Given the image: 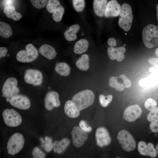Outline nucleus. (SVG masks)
<instances>
[{
	"instance_id": "obj_4",
	"label": "nucleus",
	"mask_w": 158,
	"mask_h": 158,
	"mask_svg": "<svg viewBox=\"0 0 158 158\" xmlns=\"http://www.w3.org/2000/svg\"><path fill=\"white\" fill-rule=\"evenodd\" d=\"M118 141L125 151L130 152L133 150L136 147V142L133 136L127 130L120 131L117 137Z\"/></svg>"
},
{
	"instance_id": "obj_29",
	"label": "nucleus",
	"mask_w": 158,
	"mask_h": 158,
	"mask_svg": "<svg viewBox=\"0 0 158 158\" xmlns=\"http://www.w3.org/2000/svg\"><path fill=\"white\" fill-rule=\"evenodd\" d=\"M73 7L77 12L81 13L84 10L85 6V0H72Z\"/></svg>"
},
{
	"instance_id": "obj_19",
	"label": "nucleus",
	"mask_w": 158,
	"mask_h": 158,
	"mask_svg": "<svg viewBox=\"0 0 158 158\" xmlns=\"http://www.w3.org/2000/svg\"><path fill=\"white\" fill-rule=\"evenodd\" d=\"M64 111L67 116L72 118L78 117L80 113V111L75 107L71 100H68L66 102L64 105Z\"/></svg>"
},
{
	"instance_id": "obj_49",
	"label": "nucleus",
	"mask_w": 158,
	"mask_h": 158,
	"mask_svg": "<svg viewBox=\"0 0 158 158\" xmlns=\"http://www.w3.org/2000/svg\"><path fill=\"white\" fill-rule=\"evenodd\" d=\"M116 158H121V157H116Z\"/></svg>"
},
{
	"instance_id": "obj_40",
	"label": "nucleus",
	"mask_w": 158,
	"mask_h": 158,
	"mask_svg": "<svg viewBox=\"0 0 158 158\" xmlns=\"http://www.w3.org/2000/svg\"><path fill=\"white\" fill-rule=\"evenodd\" d=\"M150 128L153 132H158V119L151 122L150 125Z\"/></svg>"
},
{
	"instance_id": "obj_25",
	"label": "nucleus",
	"mask_w": 158,
	"mask_h": 158,
	"mask_svg": "<svg viewBox=\"0 0 158 158\" xmlns=\"http://www.w3.org/2000/svg\"><path fill=\"white\" fill-rule=\"evenodd\" d=\"M76 66L80 70L86 71L89 68V57L86 54H84L79 58L76 62Z\"/></svg>"
},
{
	"instance_id": "obj_2",
	"label": "nucleus",
	"mask_w": 158,
	"mask_h": 158,
	"mask_svg": "<svg viewBox=\"0 0 158 158\" xmlns=\"http://www.w3.org/2000/svg\"><path fill=\"white\" fill-rule=\"evenodd\" d=\"M142 40L145 46L152 48L158 45V26L149 24L142 30Z\"/></svg>"
},
{
	"instance_id": "obj_27",
	"label": "nucleus",
	"mask_w": 158,
	"mask_h": 158,
	"mask_svg": "<svg viewBox=\"0 0 158 158\" xmlns=\"http://www.w3.org/2000/svg\"><path fill=\"white\" fill-rule=\"evenodd\" d=\"M13 34L10 25L7 23L0 22V35L4 38H7L10 37Z\"/></svg>"
},
{
	"instance_id": "obj_18",
	"label": "nucleus",
	"mask_w": 158,
	"mask_h": 158,
	"mask_svg": "<svg viewBox=\"0 0 158 158\" xmlns=\"http://www.w3.org/2000/svg\"><path fill=\"white\" fill-rule=\"evenodd\" d=\"M107 3V0H93V7L95 15L99 17L104 16Z\"/></svg>"
},
{
	"instance_id": "obj_1",
	"label": "nucleus",
	"mask_w": 158,
	"mask_h": 158,
	"mask_svg": "<svg viewBox=\"0 0 158 158\" xmlns=\"http://www.w3.org/2000/svg\"><path fill=\"white\" fill-rule=\"evenodd\" d=\"M95 96L93 92L87 89L80 91L74 95L72 99L75 107L80 111L91 105L95 100Z\"/></svg>"
},
{
	"instance_id": "obj_30",
	"label": "nucleus",
	"mask_w": 158,
	"mask_h": 158,
	"mask_svg": "<svg viewBox=\"0 0 158 158\" xmlns=\"http://www.w3.org/2000/svg\"><path fill=\"white\" fill-rule=\"evenodd\" d=\"M40 139L43 144L44 149L46 152H49L53 149V143L51 138L46 136L44 140L42 138H40Z\"/></svg>"
},
{
	"instance_id": "obj_35",
	"label": "nucleus",
	"mask_w": 158,
	"mask_h": 158,
	"mask_svg": "<svg viewBox=\"0 0 158 158\" xmlns=\"http://www.w3.org/2000/svg\"><path fill=\"white\" fill-rule=\"evenodd\" d=\"M117 80L119 83L123 84L125 88H129L131 85V81L124 74H121L117 77Z\"/></svg>"
},
{
	"instance_id": "obj_31",
	"label": "nucleus",
	"mask_w": 158,
	"mask_h": 158,
	"mask_svg": "<svg viewBox=\"0 0 158 158\" xmlns=\"http://www.w3.org/2000/svg\"><path fill=\"white\" fill-rule=\"evenodd\" d=\"M112 98L113 97L111 95L105 96L102 94H100L99 97L100 103L103 107H107L108 104L111 101Z\"/></svg>"
},
{
	"instance_id": "obj_15",
	"label": "nucleus",
	"mask_w": 158,
	"mask_h": 158,
	"mask_svg": "<svg viewBox=\"0 0 158 158\" xmlns=\"http://www.w3.org/2000/svg\"><path fill=\"white\" fill-rule=\"evenodd\" d=\"M121 6L116 0H111L107 5L104 13L106 18H111L118 16L120 14Z\"/></svg>"
},
{
	"instance_id": "obj_6",
	"label": "nucleus",
	"mask_w": 158,
	"mask_h": 158,
	"mask_svg": "<svg viewBox=\"0 0 158 158\" xmlns=\"http://www.w3.org/2000/svg\"><path fill=\"white\" fill-rule=\"evenodd\" d=\"M46 8L49 13L52 14V18L54 21L59 22L61 20L65 9L59 0H49Z\"/></svg>"
},
{
	"instance_id": "obj_41",
	"label": "nucleus",
	"mask_w": 158,
	"mask_h": 158,
	"mask_svg": "<svg viewBox=\"0 0 158 158\" xmlns=\"http://www.w3.org/2000/svg\"><path fill=\"white\" fill-rule=\"evenodd\" d=\"M8 52L7 49L5 47H0V58L4 57L6 56Z\"/></svg>"
},
{
	"instance_id": "obj_9",
	"label": "nucleus",
	"mask_w": 158,
	"mask_h": 158,
	"mask_svg": "<svg viewBox=\"0 0 158 158\" xmlns=\"http://www.w3.org/2000/svg\"><path fill=\"white\" fill-rule=\"evenodd\" d=\"M24 78L26 83L34 86L40 85L43 80L42 72L38 70L32 68L28 69L25 71Z\"/></svg>"
},
{
	"instance_id": "obj_38",
	"label": "nucleus",
	"mask_w": 158,
	"mask_h": 158,
	"mask_svg": "<svg viewBox=\"0 0 158 158\" xmlns=\"http://www.w3.org/2000/svg\"><path fill=\"white\" fill-rule=\"evenodd\" d=\"M32 154L34 158H44L45 157V154L37 147L33 148Z\"/></svg>"
},
{
	"instance_id": "obj_45",
	"label": "nucleus",
	"mask_w": 158,
	"mask_h": 158,
	"mask_svg": "<svg viewBox=\"0 0 158 158\" xmlns=\"http://www.w3.org/2000/svg\"><path fill=\"white\" fill-rule=\"evenodd\" d=\"M119 53H124L126 51V48L123 46L117 48Z\"/></svg>"
},
{
	"instance_id": "obj_7",
	"label": "nucleus",
	"mask_w": 158,
	"mask_h": 158,
	"mask_svg": "<svg viewBox=\"0 0 158 158\" xmlns=\"http://www.w3.org/2000/svg\"><path fill=\"white\" fill-rule=\"evenodd\" d=\"M4 122L8 126L15 127L19 126L22 122L20 114L13 109H7L2 113Z\"/></svg>"
},
{
	"instance_id": "obj_13",
	"label": "nucleus",
	"mask_w": 158,
	"mask_h": 158,
	"mask_svg": "<svg viewBox=\"0 0 158 158\" xmlns=\"http://www.w3.org/2000/svg\"><path fill=\"white\" fill-rule=\"evenodd\" d=\"M142 110L138 104L129 106L125 110L123 114V118L129 122L135 121L141 115Z\"/></svg>"
},
{
	"instance_id": "obj_42",
	"label": "nucleus",
	"mask_w": 158,
	"mask_h": 158,
	"mask_svg": "<svg viewBox=\"0 0 158 158\" xmlns=\"http://www.w3.org/2000/svg\"><path fill=\"white\" fill-rule=\"evenodd\" d=\"M116 40L113 37L110 38L107 40L108 44L111 47L116 46Z\"/></svg>"
},
{
	"instance_id": "obj_36",
	"label": "nucleus",
	"mask_w": 158,
	"mask_h": 158,
	"mask_svg": "<svg viewBox=\"0 0 158 158\" xmlns=\"http://www.w3.org/2000/svg\"><path fill=\"white\" fill-rule=\"evenodd\" d=\"M157 105V102L154 99L151 98L148 99L144 104L145 108L150 111L155 107Z\"/></svg>"
},
{
	"instance_id": "obj_33",
	"label": "nucleus",
	"mask_w": 158,
	"mask_h": 158,
	"mask_svg": "<svg viewBox=\"0 0 158 158\" xmlns=\"http://www.w3.org/2000/svg\"><path fill=\"white\" fill-rule=\"evenodd\" d=\"M32 5L36 8L40 9L46 6L49 0H30Z\"/></svg>"
},
{
	"instance_id": "obj_23",
	"label": "nucleus",
	"mask_w": 158,
	"mask_h": 158,
	"mask_svg": "<svg viewBox=\"0 0 158 158\" xmlns=\"http://www.w3.org/2000/svg\"><path fill=\"white\" fill-rule=\"evenodd\" d=\"M3 12L7 18L15 21L20 20L22 17L21 14L16 11L15 7L12 5L5 6Z\"/></svg>"
},
{
	"instance_id": "obj_34",
	"label": "nucleus",
	"mask_w": 158,
	"mask_h": 158,
	"mask_svg": "<svg viewBox=\"0 0 158 158\" xmlns=\"http://www.w3.org/2000/svg\"><path fill=\"white\" fill-rule=\"evenodd\" d=\"M158 119V107H155L150 111L147 116V120L153 122Z\"/></svg>"
},
{
	"instance_id": "obj_24",
	"label": "nucleus",
	"mask_w": 158,
	"mask_h": 158,
	"mask_svg": "<svg viewBox=\"0 0 158 158\" xmlns=\"http://www.w3.org/2000/svg\"><path fill=\"white\" fill-rule=\"evenodd\" d=\"M133 18L132 14H129L121 17L118 21L119 26L124 31H128L130 29Z\"/></svg>"
},
{
	"instance_id": "obj_37",
	"label": "nucleus",
	"mask_w": 158,
	"mask_h": 158,
	"mask_svg": "<svg viewBox=\"0 0 158 158\" xmlns=\"http://www.w3.org/2000/svg\"><path fill=\"white\" fill-rule=\"evenodd\" d=\"M107 52L109 58L112 60L116 59L119 53L117 48L113 47L109 48L107 50Z\"/></svg>"
},
{
	"instance_id": "obj_3",
	"label": "nucleus",
	"mask_w": 158,
	"mask_h": 158,
	"mask_svg": "<svg viewBox=\"0 0 158 158\" xmlns=\"http://www.w3.org/2000/svg\"><path fill=\"white\" fill-rule=\"evenodd\" d=\"M39 56L38 51L32 44L29 43L25 47V50L19 51L17 54V60L22 63H30L35 60Z\"/></svg>"
},
{
	"instance_id": "obj_22",
	"label": "nucleus",
	"mask_w": 158,
	"mask_h": 158,
	"mask_svg": "<svg viewBox=\"0 0 158 158\" xmlns=\"http://www.w3.org/2000/svg\"><path fill=\"white\" fill-rule=\"evenodd\" d=\"M69 139L64 138L60 140H56L53 142V150L55 153L60 154L63 152L69 145Z\"/></svg>"
},
{
	"instance_id": "obj_39",
	"label": "nucleus",
	"mask_w": 158,
	"mask_h": 158,
	"mask_svg": "<svg viewBox=\"0 0 158 158\" xmlns=\"http://www.w3.org/2000/svg\"><path fill=\"white\" fill-rule=\"evenodd\" d=\"M80 127L84 131L87 132H90L92 130V128L88 125L85 121L82 120L79 123Z\"/></svg>"
},
{
	"instance_id": "obj_10",
	"label": "nucleus",
	"mask_w": 158,
	"mask_h": 158,
	"mask_svg": "<svg viewBox=\"0 0 158 158\" xmlns=\"http://www.w3.org/2000/svg\"><path fill=\"white\" fill-rule=\"evenodd\" d=\"M95 139L97 145L100 147L109 145L111 139L108 130L104 127H99L96 130Z\"/></svg>"
},
{
	"instance_id": "obj_8",
	"label": "nucleus",
	"mask_w": 158,
	"mask_h": 158,
	"mask_svg": "<svg viewBox=\"0 0 158 158\" xmlns=\"http://www.w3.org/2000/svg\"><path fill=\"white\" fill-rule=\"evenodd\" d=\"M18 83L17 79L14 77H11L7 79L2 87V96L6 98H10L17 94L19 91V89L17 87Z\"/></svg>"
},
{
	"instance_id": "obj_20",
	"label": "nucleus",
	"mask_w": 158,
	"mask_h": 158,
	"mask_svg": "<svg viewBox=\"0 0 158 158\" xmlns=\"http://www.w3.org/2000/svg\"><path fill=\"white\" fill-rule=\"evenodd\" d=\"M39 51L41 54L49 60L54 59L56 55L55 49L47 44H44L40 46Z\"/></svg>"
},
{
	"instance_id": "obj_32",
	"label": "nucleus",
	"mask_w": 158,
	"mask_h": 158,
	"mask_svg": "<svg viewBox=\"0 0 158 158\" xmlns=\"http://www.w3.org/2000/svg\"><path fill=\"white\" fill-rule=\"evenodd\" d=\"M129 14H132V8L127 3H123L121 6L119 16L122 17Z\"/></svg>"
},
{
	"instance_id": "obj_12",
	"label": "nucleus",
	"mask_w": 158,
	"mask_h": 158,
	"mask_svg": "<svg viewBox=\"0 0 158 158\" xmlns=\"http://www.w3.org/2000/svg\"><path fill=\"white\" fill-rule=\"evenodd\" d=\"M12 106L20 109L25 110L30 106V102L26 96L21 94H17L10 98L9 101Z\"/></svg>"
},
{
	"instance_id": "obj_14",
	"label": "nucleus",
	"mask_w": 158,
	"mask_h": 158,
	"mask_svg": "<svg viewBox=\"0 0 158 158\" xmlns=\"http://www.w3.org/2000/svg\"><path fill=\"white\" fill-rule=\"evenodd\" d=\"M58 93L54 91H50L46 95L44 99V106L48 110H51L54 107H59L61 102Z\"/></svg>"
},
{
	"instance_id": "obj_28",
	"label": "nucleus",
	"mask_w": 158,
	"mask_h": 158,
	"mask_svg": "<svg viewBox=\"0 0 158 158\" xmlns=\"http://www.w3.org/2000/svg\"><path fill=\"white\" fill-rule=\"evenodd\" d=\"M109 84L110 87L114 88L119 91L123 90L125 88L124 85L119 83L117 80V77L112 76L109 79Z\"/></svg>"
},
{
	"instance_id": "obj_44",
	"label": "nucleus",
	"mask_w": 158,
	"mask_h": 158,
	"mask_svg": "<svg viewBox=\"0 0 158 158\" xmlns=\"http://www.w3.org/2000/svg\"><path fill=\"white\" fill-rule=\"evenodd\" d=\"M125 58V55L123 53H118L116 58V60L119 62L122 61Z\"/></svg>"
},
{
	"instance_id": "obj_46",
	"label": "nucleus",
	"mask_w": 158,
	"mask_h": 158,
	"mask_svg": "<svg viewBox=\"0 0 158 158\" xmlns=\"http://www.w3.org/2000/svg\"><path fill=\"white\" fill-rule=\"evenodd\" d=\"M156 10H157V21L158 22V4H157L156 6Z\"/></svg>"
},
{
	"instance_id": "obj_21",
	"label": "nucleus",
	"mask_w": 158,
	"mask_h": 158,
	"mask_svg": "<svg viewBox=\"0 0 158 158\" xmlns=\"http://www.w3.org/2000/svg\"><path fill=\"white\" fill-rule=\"evenodd\" d=\"M89 46V43L87 39L85 38L81 39L75 43L73 51L76 54H82L86 51Z\"/></svg>"
},
{
	"instance_id": "obj_11",
	"label": "nucleus",
	"mask_w": 158,
	"mask_h": 158,
	"mask_svg": "<svg viewBox=\"0 0 158 158\" xmlns=\"http://www.w3.org/2000/svg\"><path fill=\"white\" fill-rule=\"evenodd\" d=\"M71 135L73 145L76 147L82 146L88 138L87 132L78 126L73 128Z\"/></svg>"
},
{
	"instance_id": "obj_43",
	"label": "nucleus",
	"mask_w": 158,
	"mask_h": 158,
	"mask_svg": "<svg viewBox=\"0 0 158 158\" xmlns=\"http://www.w3.org/2000/svg\"><path fill=\"white\" fill-rule=\"evenodd\" d=\"M148 61L151 64L154 65H158V58H149Z\"/></svg>"
},
{
	"instance_id": "obj_17",
	"label": "nucleus",
	"mask_w": 158,
	"mask_h": 158,
	"mask_svg": "<svg viewBox=\"0 0 158 158\" xmlns=\"http://www.w3.org/2000/svg\"><path fill=\"white\" fill-rule=\"evenodd\" d=\"M81 27L78 24H75L70 26L64 33L65 39L68 41L75 40L77 38V34L80 29Z\"/></svg>"
},
{
	"instance_id": "obj_48",
	"label": "nucleus",
	"mask_w": 158,
	"mask_h": 158,
	"mask_svg": "<svg viewBox=\"0 0 158 158\" xmlns=\"http://www.w3.org/2000/svg\"><path fill=\"white\" fill-rule=\"evenodd\" d=\"M155 53L156 55L158 56V48L155 50Z\"/></svg>"
},
{
	"instance_id": "obj_26",
	"label": "nucleus",
	"mask_w": 158,
	"mask_h": 158,
	"mask_svg": "<svg viewBox=\"0 0 158 158\" xmlns=\"http://www.w3.org/2000/svg\"><path fill=\"white\" fill-rule=\"evenodd\" d=\"M54 69L57 73L63 76L68 75L71 71L70 67L65 62H59L57 63Z\"/></svg>"
},
{
	"instance_id": "obj_5",
	"label": "nucleus",
	"mask_w": 158,
	"mask_h": 158,
	"mask_svg": "<svg viewBox=\"0 0 158 158\" xmlns=\"http://www.w3.org/2000/svg\"><path fill=\"white\" fill-rule=\"evenodd\" d=\"M24 142V139L22 134L18 133L13 134L7 144L8 153L14 155L19 152L23 148Z\"/></svg>"
},
{
	"instance_id": "obj_47",
	"label": "nucleus",
	"mask_w": 158,
	"mask_h": 158,
	"mask_svg": "<svg viewBox=\"0 0 158 158\" xmlns=\"http://www.w3.org/2000/svg\"><path fill=\"white\" fill-rule=\"evenodd\" d=\"M155 149L156 151L157 154L158 155V142L157 144V145L156 146Z\"/></svg>"
},
{
	"instance_id": "obj_16",
	"label": "nucleus",
	"mask_w": 158,
	"mask_h": 158,
	"mask_svg": "<svg viewBox=\"0 0 158 158\" xmlns=\"http://www.w3.org/2000/svg\"><path fill=\"white\" fill-rule=\"evenodd\" d=\"M138 148L139 153L142 155L148 156L152 157H156L157 153L154 145L149 142L147 145L142 141L139 142L138 144Z\"/></svg>"
}]
</instances>
